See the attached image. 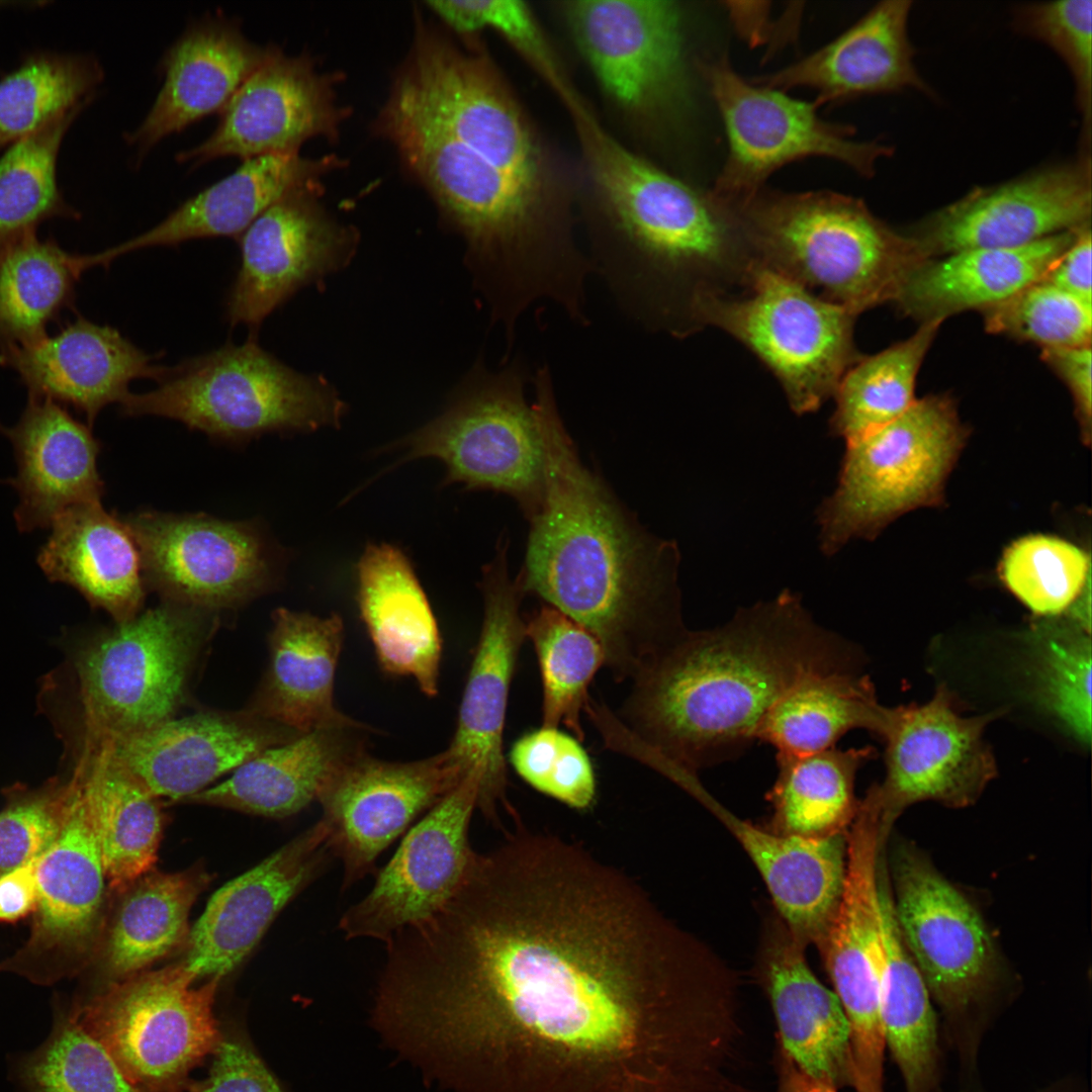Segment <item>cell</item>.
<instances>
[{"label":"cell","instance_id":"4","mask_svg":"<svg viewBox=\"0 0 1092 1092\" xmlns=\"http://www.w3.org/2000/svg\"><path fill=\"white\" fill-rule=\"evenodd\" d=\"M568 112L595 194L593 271L641 326L688 336L700 297L748 280L753 262L730 212L632 152L584 103Z\"/></svg>","mask_w":1092,"mask_h":1092},{"label":"cell","instance_id":"54","mask_svg":"<svg viewBox=\"0 0 1092 1092\" xmlns=\"http://www.w3.org/2000/svg\"><path fill=\"white\" fill-rule=\"evenodd\" d=\"M454 30L496 31L551 87L561 101L576 93L531 8L518 0H449L427 3Z\"/></svg>","mask_w":1092,"mask_h":1092},{"label":"cell","instance_id":"31","mask_svg":"<svg viewBox=\"0 0 1092 1092\" xmlns=\"http://www.w3.org/2000/svg\"><path fill=\"white\" fill-rule=\"evenodd\" d=\"M911 4L880 2L824 47L751 82L784 92L809 88L817 93L813 102L818 108L906 88L929 93L914 65L908 36Z\"/></svg>","mask_w":1092,"mask_h":1092},{"label":"cell","instance_id":"53","mask_svg":"<svg viewBox=\"0 0 1092 1092\" xmlns=\"http://www.w3.org/2000/svg\"><path fill=\"white\" fill-rule=\"evenodd\" d=\"M983 311L986 330L1041 349L1091 345L1092 303L1040 280Z\"/></svg>","mask_w":1092,"mask_h":1092},{"label":"cell","instance_id":"16","mask_svg":"<svg viewBox=\"0 0 1092 1092\" xmlns=\"http://www.w3.org/2000/svg\"><path fill=\"white\" fill-rule=\"evenodd\" d=\"M880 812L864 797L846 831V869L837 907L817 941L850 1034L854 1092H885L886 1041L880 1012L883 961Z\"/></svg>","mask_w":1092,"mask_h":1092},{"label":"cell","instance_id":"7","mask_svg":"<svg viewBox=\"0 0 1092 1092\" xmlns=\"http://www.w3.org/2000/svg\"><path fill=\"white\" fill-rule=\"evenodd\" d=\"M256 338L166 367L156 388L124 397L122 414L173 419L225 440L339 427L345 403L334 388L285 365Z\"/></svg>","mask_w":1092,"mask_h":1092},{"label":"cell","instance_id":"42","mask_svg":"<svg viewBox=\"0 0 1092 1092\" xmlns=\"http://www.w3.org/2000/svg\"><path fill=\"white\" fill-rule=\"evenodd\" d=\"M883 961L880 1012L886 1049L904 1092H943L942 1037L935 1006L898 928L885 871L879 872Z\"/></svg>","mask_w":1092,"mask_h":1092},{"label":"cell","instance_id":"33","mask_svg":"<svg viewBox=\"0 0 1092 1092\" xmlns=\"http://www.w3.org/2000/svg\"><path fill=\"white\" fill-rule=\"evenodd\" d=\"M356 574L358 609L381 669L437 696L442 639L408 558L390 544H368Z\"/></svg>","mask_w":1092,"mask_h":1092},{"label":"cell","instance_id":"1","mask_svg":"<svg viewBox=\"0 0 1092 1092\" xmlns=\"http://www.w3.org/2000/svg\"><path fill=\"white\" fill-rule=\"evenodd\" d=\"M402 966L472 1092H721L736 978L629 876L546 833L478 853Z\"/></svg>","mask_w":1092,"mask_h":1092},{"label":"cell","instance_id":"11","mask_svg":"<svg viewBox=\"0 0 1092 1092\" xmlns=\"http://www.w3.org/2000/svg\"><path fill=\"white\" fill-rule=\"evenodd\" d=\"M183 963L105 985L70 1009L141 1092H184L221 1040L213 1006L220 979L195 986Z\"/></svg>","mask_w":1092,"mask_h":1092},{"label":"cell","instance_id":"17","mask_svg":"<svg viewBox=\"0 0 1092 1092\" xmlns=\"http://www.w3.org/2000/svg\"><path fill=\"white\" fill-rule=\"evenodd\" d=\"M37 903L30 933L0 963L38 985L72 977L92 962L106 919L107 879L82 788L73 771L58 834L36 859Z\"/></svg>","mask_w":1092,"mask_h":1092},{"label":"cell","instance_id":"22","mask_svg":"<svg viewBox=\"0 0 1092 1092\" xmlns=\"http://www.w3.org/2000/svg\"><path fill=\"white\" fill-rule=\"evenodd\" d=\"M478 786L464 778L402 839L370 892L340 919L348 939L385 944L398 931L440 911L463 883L476 852L469 842Z\"/></svg>","mask_w":1092,"mask_h":1092},{"label":"cell","instance_id":"21","mask_svg":"<svg viewBox=\"0 0 1092 1092\" xmlns=\"http://www.w3.org/2000/svg\"><path fill=\"white\" fill-rule=\"evenodd\" d=\"M463 779L446 749L413 761L365 750L345 763L316 799L327 847L343 863V889L373 873L378 855Z\"/></svg>","mask_w":1092,"mask_h":1092},{"label":"cell","instance_id":"58","mask_svg":"<svg viewBox=\"0 0 1092 1092\" xmlns=\"http://www.w3.org/2000/svg\"><path fill=\"white\" fill-rule=\"evenodd\" d=\"M207 1076L184 1092H283L261 1058L246 1043L221 1038Z\"/></svg>","mask_w":1092,"mask_h":1092},{"label":"cell","instance_id":"28","mask_svg":"<svg viewBox=\"0 0 1092 1092\" xmlns=\"http://www.w3.org/2000/svg\"><path fill=\"white\" fill-rule=\"evenodd\" d=\"M275 44L246 36L241 21L207 15L189 23L164 52L163 85L141 123L125 134L142 159L166 136L220 112Z\"/></svg>","mask_w":1092,"mask_h":1092},{"label":"cell","instance_id":"9","mask_svg":"<svg viewBox=\"0 0 1092 1092\" xmlns=\"http://www.w3.org/2000/svg\"><path fill=\"white\" fill-rule=\"evenodd\" d=\"M966 438L953 400L928 395L847 441L838 484L818 511L822 550L834 554L909 511L937 506Z\"/></svg>","mask_w":1092,"mask_h":1092},{"label":"cell","instance_id":"46","mask_svg":"<svg viewBox=\"0 0 1092 1092\" xmlns=\"http://www.w3.org/2000/svg\"><path fill=\"white\" fill-rule=\"evenodd\" d=\"M104 71L89 54L38 53L0 79V151L57 119L81 112Z\"/></svg>","mask_w":1092,"mask_h":1092},{"label":"cell","instance_id":"62","mask_svg":"<svg viewBox=\"0 0 1092 1092\" xmlns=\"http://www.w3.org/2000/svg\"><path fill=\"white\" fill-rule=\"evenodd\" d=\"M776 1092H838L805 1072L776 1040Z\"/></svg>","mask_w":1092,"mask_h":1092},{"label":"cell","instance_id":"32","mask_svg":"<svg viewBox=\"0 0 1092 1092\" xmlns=\"http://www.w3.org/2000/svg\"><path fill=\"white\" fill-rule=\"evenodd\" d=\"M0 429L15 449L18 471L9 482L19 493V530L51 527L75 507L100 503L99 443L58 402L29 396L18 423Z\"/></svg>","mask_w":1092,"mask_h":1092},{"label":"cell","instance_id":"19","mask_svg":"<svg viewBox=\"0 0 1092 1092\" xmlns=\"http://www.w3.org/2000/svg\"><path fill=\"white\" fill-rule=\"evenodd\" d=\"M124 523L138 546L144 579L169 603L224 609L271 583L266 544L250 524L160 512L139 513Z\"/></svg>","mask_w":1092,"mask_h":1092},{"label":"cell","instance_id":"48","mask_svg":"<svg viewBox=\"0 0 1092 1092\" xmlns=\"http://www.w3.org/2000/svg\"><path fill=\"white\" fill-rule=\"evenodd\" d=\"M525 634L540 668L542 726L562 725L582 741V712L589 701L588 687L605 665L603 646L586 628L549 605L525 619Z\"/></svg>","mask_w":1092,"mask_h":1092},{"label":"cell","instance_id":"25","mask_svg":"<svg viewBox=\"0 0 1092 1092\" xmlns=\"http://www.w3.org/2000/svg\"><path fill=\"white\" fill-rule=\"evenodd\" d=\"M341 119L331 79L308 56H289L275 44L219 112L214 130L176 160L194 168L221 157L298 152L310 138L331 136Z\"/></svg>","mask_w":1092,"mask_h":1092},{"label":"cell","instance_id":"35","mask_svg":"<svg viewBox=\"0 0 1092 1092\" xmlns=\"http://www.w3.org/2000/svg\"><path fill=\"white\" fill-rule=\"evenodd\" d=\"M804 943L787 929L767 944L762 981L776 1040L809 1075L837 1090L852 1087L849 1026L834 991L813 974Z\"/></svg>","mask_w":1092,"mask_h":1092},{"label":"cell","instance_id":"8","mask_svg":"<svg viewBox=\"0 0 1092 1092\" xmlns=\"http://www.w3.org/2000/svg\"><path fill=\"white\" fill-rule=\"evenodd\" d=\"M389 101L418 114L541 200L570 203L561 171L491 61L421 28Z\"/></svg>","mask_w":1092,"mask_h":1092},{"label":"cell","instance_id":"18","mask_svg":"<svg viewBox=\"0 0 1092 1092\" xmlns=\"http://www.w3.org/2000/svg\"><path fill=\"white\" fill-rule=\"evenodd\" d=\"M1001 712L963 716L944 686L923 704L891 708L885 742V778L868 795L886 835L909 806L934 801L962 808L978 800L996 776L984 731Z\"/></svg>","mask_w":1092,"mask_h":1092},{"label":"cell","instance_id":"45","mask_svg":"<svg viewBox=\"0 0 1092 1092\" xmlns=\"http://www.w3.org/2000/svg\"><path fill=\"white\" fill-rule=\"evenodd\" d=\"M876 756L872 746L776 756L778 774L768 798L779 833L821 836L846 831L858 807L857 772Z\"/></svg>","mask_w":1092,"mask_h":1092},{"label":"cell","instance_id":"36","mask_svg":"<svg viewBox=\"0 0 1092 1092\" xmlns=\"http://www.w3.org/2000/svg\"><path fill=\"white\" fill-rule=\"evenodd\" d=\"M1078 230L1017 248L969 249L925 259L907 275L895 303L921 322L984 310L1042 280Z\"/></svg>","mask_w":1092,"mask_h":1092},{"label":"cell","instance_id":"2","mask_svg":"<svg viewBox=\"0 0 1092 1092\" xmlns=\"http://www.w3.org/2000/svg\"><path fill=\"white\" fill-rule=\"evenodd\" d=\"M544 450L542 505L529 520L525 595L594 634L616 680H633L688 629L676 545L647 532L580 461L553 384L535 385Z\"/></svg>","mask_w":1092,"mask_h":1092},{"label":"cell","instance_id":"50","mask_svg":"<svg viewBox=\"0 0 1092 1092\" xmlns=\"http://www.w3.org/2000/svg\"><path fill=\"white\" fill-rule=\"evenodd\" d=\"M10 1075L15 1092H141L61 1001L47 1039L11 1060Z\"/></svg>","mask_w":1092,"mask_h":1092},{"label":"cell","instance_id":"13","mask_svg":"<svg viewBox=\"0 0 1092 1092\" xmlns=\"http://www.w3.org/2000/svg\"><path fill=\"white\" fill-rule=\"evenodd\" d=\"M201 612L168 603L116 623L79 652L83 736L120 738L173 717L203 637Z\"/></svg>","mask_w":1092,"mask_h":1092},{"label":"cell","instance_id":"64","mask_svg":"<svg viewBox=\"0 0 1092 1092\" xmlns=\"http://www.w3.org/2000/svg\"><path fill=\"white\" fill-rule=\"evenodd\" d=\"M17 4H18L17 2L15 3V2L0 1V9H1V7H6V6H9V5H17Z\"/></svg>","mask_w":1092,"mask_h":1092},{"label":"cell","instance_id":"38","mask_svg":"<svg viewBox=\"0 0 1092 1092\" xmlns=\"http://www.w3.org/2000/svg\"><path fill=\"white\" fill-rule=\"evenodd\" d=\"M327 162L302 158L298 152L263 155L247 160L231 174L188 198L158 224L100 252L103 265L144 248L174 246L194 239L238 238L268 206L286 193L316 186Z\"/></svg>","mask_w":1092,"mask_h":1092},{"label":"cell","instance_id":"61","mask_svg":"<svg viewBox=\"0 0 1092 1092\" xmlns=\"http://www.w3.org/2000/svg\"><path fill=\"white\" fill-rule=\"evenodd\" d=\"M37 903L36 860L0 876V923L32 916Z\"/></svg>","mask_w":1092,"mask_h":1092},{"label":"cell","instance_id":"24","mask_svg":"<svg viewBox=\"0 0 1092 1092\" xmlns=\"http://www.w3.org/2000/svg\"><path fill=\"white\" fill-rule=\"evenodd\" d=\"M316 186L294 189L268 206L239 237L241 265L226 299L232 326L257 337L263 321L295 291L350 259L356 236L331 219Z\"/></svg>","mask_w":1092,"mask_h":1092},{"label":"cell","instance_id":"51","mask_svg":"<svg viewBox=\"0 0 1092 1092\" xmlns=\"http://www.w3.org/2000/svg\"><path fill=\"white\" fill-rule=\"evenodd\" d=\"M1031 631L1036 697L1072 736L1088 744L1091 736L1090 632L1070 618L1041 622Z\"/></svg>","mask_w":1092,"mask_h":1092},{"label":"cell","instance_id":"10","mask_svg":"<svg viewBox=\"0 0 1092 1092\" xmlns=\"http://www.w3.org/2000/svg\"><path fill=\"white\" fill-rule=\"evenodd\" d=\"M857 315L754 264L744 293L700 297L693 326L695 332L716 327L742 343L780 381L792 410L803 415L834 396L861 358L853 341Z\"/></svg>","mask_w":1092,"mask_h":1092},{"label":"cell","instance_id":"20","mask_svg":"<svg viewBox=\"0 0 1092 1092\" xmlns=\"http://www.w3.org/2000/svg\"><path fill=\"white\" fill-rule=\"evenodd\" d=\"M507 549L508 541L502 537L493 559L482 568L480 635L456 729L446 748L463 777L477 782V809L492 822L498 820L499 806H508L504 729L511 684L526 639L525 619L520 613L526 595L518 576L510 577Z\"/></svg>","mask_w":1092,"mask_h":1092},{"label":"cell","instance_id":"14","mask_svg":"<svg viewBox=\"0 0 1092 1092\" xmlns=\"http://www.w3.org/2000/svg\"><path fill=\"white\" fill-rule=\"evenodd\" d=\"M722 117L728 153L711 194L722 202L745 198L790 163L810 157L840 162L872 177L877 162L892 155L878 142L856 141L850 124L823 119L817 105L742 78L727 57L702 65Z\"/></svg>","mask_w":1092,"mask_h":1092},{"label":"cell","instance_id":"40","mask_svg":"<svg viewBox=\"0 0 1092 1092\" xmlns=\"http://www.w3.org/2000/svg\"><path fill=\"white\" fill-rule=\"evenodd\" d=\"M73 771L108 887L117 893L154 869L164 827L161 799L116 760L105 739L83 737Z\"/></svg>","mask_w":1092,"mask_h":1092},{"label":"cell","instance_id":"30","mask_svg":"<svg viewBox=\"0 0 1092 1092\" xmlns=\"http://www.w3.org/2000/svg\"><path fill=\"white\" fill-rule=\"evenodd\" d=\"M682 789L731 832L758 871L787 929L802 943L818 941L839 902L846 869V831L821 836L771 832L741 819L698 777Z\"/></svg>","mask_w":1092,"mask_h":1092},{"label":"cell","instance_id":"49","mask_svg":"<svg viewBox=\"0 0 1092 1092\" xmlns=\"http://www.w3.org/2000/svg\"><path fill=\"white\" fill-rule=\"evenodd\" d=\"M80 112L57 119L0 155V253L51 218L79 216L57 177L61 145Z\"/></svg>","mask_w":1092,"mask_h":1092},{"label":"cell","instance_id":"41","mask_svg":"<svg viewBox=\"0 0 1092 1092\" xmlns=\"http://www.w3.org/2000/svg\"><path fill=\"white\" fill-rule=\"evenodd\" d=\"M208 881L201 868L153 869L117 892L92 960L108 984L146 971L187 943L190 910Z\"/></svg>","mask_w":1092,"mask_h":1092},{"label":"cell","instance_id":"23","mask_svg":"<svg viewBox=\"0 0 1092 1092\" xmlns=\"http://www.w3.org/2000/svg\"><path fill=\"white\" fill-rule=\"evenodd\" d=\"M1091 159L976 188L924 218L909 236L926 258L1026 246L1091 224Z\"/></svg>","mask_w":1092,"mask_h":1092},{"label":"cell","instance_id":"56","mask_svg":"<svg viewBox=\"0 0 1092 1092\" xmlns=\"http://www.w3.org/2000/svg\"><path fill=\"white\" fill-rule=\"evenodd\" d=\"M1020 32L1041 40L1068 66L1083 117V142L1090 143L1092 101V1L1064 0L1021 6L1015 13Z\"/></svg>","mask_w":1092,"mask_h":1092},{"label":"cell","instance_id":"27","mask_svg":"<svg viewBox=\"0 0 1092 1092\" xmlns=\"http://www.w3.org/2000/svg\"><path fill=\"white\" fill-rule=\"evenodd\" d=\"M299 735L254 714L202 713L96 739H105L116 760L156 797L185 801L262 750Z\"/></svg>","mask_w":1092,"mask_h":1092},{"label":"cell","instance_id":"15","mask_svg":"<svg viewBox=\"0 0 1092 1092\" xmlns=\"http://www.w3.org/2000/svg\"><path fill=\"white\" fill-rule=\"evenodd\" d=\"M560 10L599 87L624 117L655 130L681 108L688 75L677 2L574 0Z\"/></svg>","mask_w":1092,"mask_h":1092},{"label":"cell","instance_id":"57","mask_svg":"<svg viewBox=\"0 0 1092 1092\" xmlns=\"http://www.w3.org/2000/svg\"><path fill=\"white\" fill-rule=\"evenodd\" d=\"M0 810V876L36 860L58 834L66 809L67 781L36 789L13 786Z\"/></svg>","mask_w":1092,"mask_h":1092},{"label":"cell","instance_id":"59","mask_svg":"<svg viewBox=\"0 0 1092 1092\" xmlns=\"http://www.w3.org/2000/svg\"><path fill=\"white\" fill-rule=\"evenodd\" d=\"M1042 360L1068 386L1086 444L1091 439L1092 420V353L1091 345L1041 349Z\"/></svg>","mask_w":1092,"mask_h":1092},{"label":"cell","instance_id":"37","mask_svg":"<svg viewBox=\"0 0 1092 1092\" xmlns=\"http://www.w3.org/2000/svg\"><path fill=\"white\" fill-rule=\"evenodd\" d=\"M344 641L342 618L278 609L269 636V665L252 714L303 734L352 720L334 702Z\"/></svg>","mask_w":1092,"mask_h":1092},{"label":"cell","instance_id":"43","mask_svg":"<svg viewBox=\"0 0 1092 1092\" xmlns=\"http://www.w3.org/2000/svg\"><path fill=\"white\" fill-rule=\"evenodd\" d=\"M891 708L878 701L875 688L858 669L807 674L793 684L762 719L756 741L769 744L776 756H798L835 747L847 732L864 729L881 740Z\"/></svg>","mask_w":1092,"mask_h":1092},{"label":"cell","instance_id":"60","mask_svg":"<svg viewBox=\"0 0 1092 1092\" xmlns=\"http://www.w3.org/2000/svg\"><path fill=\"white\" fill-rule=\"evenodd\" d=\"M1091 237V224L1079 229L1072 244L1042 279L1087 303H1092Z\"/></svg>","mask_w":1092,"mask_h":1092},{"label":"cell","instance_id":"3","mask_svg":"<svg viewBox=\"0 0 1092 1092\" xmlns=\"http://www.w3.org/2000/svg\"><path fill=\"white\" fill-rule=\"evenodd\" d=\"M858 663L849 641L785 590L722 626L687 630L632 680L616 716L633 748L698 774L756 741L770 707L798 679Z\"/></svg>","mask_w":1092,"mask_h":1092},{"label":"cell","instance_id":"63","mask_svg":"<svg viewBox=\"0 0 1092 1092\" xmlns=\"http://www.w3.org/2000/svg\"><path fill=\"white\" fill-rule=\"evenodd\" d=\"M960 1081L961 1084L956 1092H987L982 1087L979 1078ZM1031 1092H1088V1089L1083 1077L1069 1074L1059 1077Z\"/></svg>","mask_w":1092,"mask_h":1092},{"label":"cell","instance_id":"12","mask_svg":"<svg viewBox=\"0 0 1092 1092\" xmlns=\"http://www.w3.org/2000/svg\"><path fill=\"white\" fill-rule=\"evenodd\" d=\"M444 413L398 440V464L435 458L443 485L489 489L512 496L531 520L544 496V450L535 403L526 398L527 372L514 361L497 372L476 368Z\"/></svg>","mask_w":1092,"mask_h":1092},{"label":"cell","instance_id":"39","mask_svg":"<svg viewBox=\"0 0 1092 1092\" xmlns=\"http://www.w3.org/2000/svg\"><path fill=\"white\" fill-rule=\"evenodd\" d=\"M51 527L37 555L47 577L73 586L116 623L138 616L145 597L142 562L124 521L94 503L65 512Z\"/></svg>","mask_w":1092,"mask_h":1092},{"label":"cell","instance_id":"29","mask_svg":"<svg viewBox=\"0 0 1092 1092\" xmlns=\"http://www.w3.org/2000/svg\"><path fill=\"white\" fill-rule=\"evenodd\" d=\"M117 330L84 317L55 336L10 347L0 364L16 372L29 396L72 404L93 424L106 405L120 403L139 378L158 380L165 366Z\"/></svg>","mask_w":1092,"mask_h":1092},{"label":"cell","instance_id":"6","mask_svg":"<svg viewBox=\"0 0 1092 1092\" xmlns=\"http://www.w3.org/2000/svg\"><path fill=\"white\" fill-rule=\"evenodd\" d=\"M892 901L901 937L939 1010L960 1079L979 1077L982 1045L1000 1014V977L987 927L970 901L920 851L897 846Z\"/></svg>","mask_w":1092,"mask_h":1092},{"label":"cell","instance_id":"34","mask_svg":"<svg viewBox=\"0 0 1092 1092\" xmlns=\"http://www.w3.org/2000/svg\"><path fill=\"white\" fill-rule=\"evenodd\" d=\"M368 731L354 719L315 728L262 750L225 781L185 801L272 818L294 815L317 799L345 763L367 750Z\"/></svg>","mask_w":1092,"mask_h":1092},{"label":"cell","instance_id":"47","mask_svg":"<svg viewBox=\"0 0 1092 1092\" xmlns=\"http://www.w3.org/2000/svg\"><path fill=\"white\" fill-rule=\"evenodd\" d=\"M942 322H922L908 339L861 357L845 372L834 394L832 435L847 442L894 421L912 405L919 368Z\"/></svg>","mask_w":1092,"mask_h":1092},{"label":"cell","instance_id":"5","mask_svg":"<svg viewBox=\"0 0 1092 1092\" xmlns=\"http://www.w3.org/2000/svg\"><path fill=\"white\" fill-rule=\"evenodd\" d=\"M723 203L754 264L856 314L895 302L907 275L928 259L862 200L835 191L763 186Z\"/></svg>","mask_w":1092,"mask_h":1092},{"label":"cell","instance_id":"52","mask_svg":"<svg viewBox=\"0 0 1092 1092\" xmlns=\"http://www.w3.org/2000/svg\"><path fill=\"white\" fill-rule=\"evenodd\" d=\"M1000 575L1007 588L1031 612L1055 617L1067 612L1090 577L1083 550L1062 539L1032 535L1004 552Z\"/></svg>","mask_w":1092,"mask_h":1092},{"label":"cell","instance_id":"44","mask_svg":"<svg viewBox=\"0 0 1092 1092\" xmlns=\"http://www.w3.org/2000/svg\"><path fill=\"white\" fill-rule=\"evenodd\" d=\"M98 266L95 254L77 255L35 232L0 253V353L46 335L48 324L70 306L82 273Z\"/></svg>","mask_w":1092,"mask_h":1092},{"label":"cell","instance_id":"26","mask_svg":"<svg viewBox=\"0 0 1092 1092\" xmlns=\"http://www.w3.org/2000/svg\"><path fill=\"white\" fill-rule=\"evenodd\" d=\"M326 837L318 820L211 896L190 929L182 962L196 979H221L253 950L283 908L328 866Z\"/></svg>","mask_w":1092,"mask_h":1092},{"label":"cell","instance_id":"55","mask_svg":"<svg viewBox=\"0 0 1092 1092\" xmlns=\"http://www.w3.org/2000/svg\"><path fill=\"white\" fill-rule=\"evenodd\" d=\"M509 757L515 771L536 791L575 810H586L595 802L594 767L573 735L542 726L519 738Z\"/></svg>","mask_w":1092,"mask_h":1092}]
</instances>
